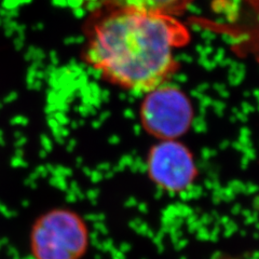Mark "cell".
Returning a JSON list of instances; mask_svg holds the SVG:
<instances>
[{
  "instance_id": "obj_3",
  "label": "cell",
  "mask_w": 259,
  "mask_h": 259,
  "mask_svg": "<svg viewBox=\"0 0 259 259\" xmlns=\"http://www.w3.org/2000/svg\"><path fill=\"white\" fill-rule=\"evenodd\" d=\"M139 119L144 131L157 141L181 140L193 124L194 107L187 93L167 82L144 94Z\"/></svg>"
},
{
  "instance_id": "obj_1",
  "label": "cell",
  "mask_w": 259,
  "mask_h": 259,
  "mask_svg": "<svg viewBox=\"0 0 259 259\" xmlns=\"http://www.w3.org/2000/svg\"><path fill=\"white\" fill-rule=\"evenodd\" d=\"M85 37L89 66L112 85L145 94L177 71L176 50L189 32L174 15L106 8L88 24Z\"/></svg>"
},
{
  "instance_id": "obj_4",
  "label": "cell",
  "mask_w": 259,
  "mask_h": 259,
  "mask_svg": "<svg viewBox=\"0 0 259 259\" xmlns=\"http://www.w3.org/2000/svg\"><path fill=\"white\" fill-rule=\"evenodd\" d=\"M145 168L148 180L168 194L190 190L200 174L192 150L181 140L157 141L147 151Z\"/></svg>"
},
{
  "instance_id": "obj_5",
  "label": "cell",
  "mask_w": 259,
  "mask_h": 259,
  "mask_svg": "<svg viewBox=\"0 0 259 259\" xmlns=\"http://www.w3.org/2000/svg\"><path fill=\"white\" fill-rule=\"evenodd\" d=\"M109 9H128L176 15L187 8L191 0H101Z\"/></svg>"
},
{
  "instance_id": "obj_2",
  "label": "cell",
  "mask_w": 259,
  "mask_h": 259,
  "mask_svg": "<svg viewBox=\"0 0 259 259\" xmlns=\"http://www.w3.org/2000/svg\"><path fill=\"white\" fill-rule=\"evenodd\" d=\"M90 245L84 218L68 207H55L40 215L31 227L30 253L35 259H82Z\"/></svg>"
}]
</instances>
